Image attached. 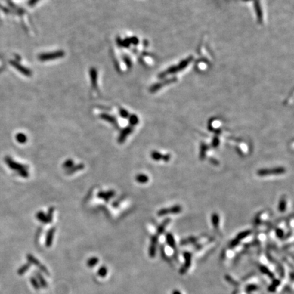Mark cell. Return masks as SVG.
<instances>
[{
	"instance_id": "12",
	"label": "cell",
	"mask_w": 294,
	"mask_h": 294,
	"mask_svg": "<svg viewBox=\"0 0 294 294\" xmlns=\"http://www.w3.org/2000/svg\"><path fill=\"white\" fill-rule=\"evenodd\" d=\"M36 277H37V280H39V284H40V285L44 288L47 287H48L47 282H46V280L43 278L42 275L39 272L36 273Z\"/></svg>"
},
{
	"instance_id": "18",
	"label": "cell",
	"mask_w": 294,
	"mask_h": 294,
	"mask_svg": "<svg viewBox=\"0 0 294 294\" xmlns=\"http://www.w3.org/2000/svg\"><path fill=\"white\" fill-rule=\"evenodd\" d=\"M98 262H99V259L97 258V257H91V258H90L89 260H88L87 263V265L89 268H93V266H95Z\"/></svg>"
},
{
	"instance_id": "28",
	"label": "cell",
	"mask_w": 294,
	"mask_h": 294,
	"mask_svg": "<svg viewBox=\"0 0 294 294\" xmlns=\"http://www.w3.org/2000/svg\"><path fill=\"white\" fill-rule=\"evenodd\" d=\"M276 234H277V236L278 238H282L284 236V231L282 230H280V229H277L276 230Z\"/></svg>"
},
{
	"instance_id": "14",
	"label": "cell",
	"mask_w": 294,
	"mask_h": 294,
	"mask_svg": "<svg viewBox=\"0 0 294 294\" xmlns=\"http://www.w3.org/2000/svg\"><path fill=\"white\" fill-rule=\"evenodd\" d=\"M84 167H85L84 164H82V163H80V164L77 165L76 166H73L72 168L68 169V170H67V174L74 173V172H77V171L82 170V169L84 168Z\"/></svg>"
},
{
	"instance_id": "4",
	"label": "cell",
	"mask_w": 294,
	"mask_h": 294,
	"mask_svg": "<svg viewBox=\"0 0 294 294\" xmlns=\"http://www.w3.org/2000/svg\"><path fill=\"white\" fill-rule=\"evenodd\" d=\"M150 157L155 161H160L163 160L164 161L168 162L170 160V155H161L159 152L157 151H152L150 153Z\"/></svg>"
},
{
	"instance_id": "16",
	"label": "cell",
	"mask_w": 294,
	"mask_h": 294,
	"mask_svg": "<svg viewBox=\"0 0 294 294\" xmlns=\"http://www.w3.org/2000/svg\"><path fill=\"white\" fill-rule=\"evenodd\" d=\"M211 220L213 226L216 229L218 228V225H219V217H218V215L217 213H214V214L212 215Z\"/></svg>"
},
{
	"instance_id": "1",
	"label": "cell",
	"mask_w": 294,
	"mask_h": 294,
	"mask_svg": "<svg viewBox=\"0 0 294 294\" xmlns=\"http://www.w3.org/2000/svg\"><path fill=\"white\" fill-rule=\"evenodd\" d=\"M286 169L284 167H276L270 169H261L257 171V175L259 176H268L272 175H280L285 173Z\"/></svg>"
},
{
	"instance_id": "20",
	"label": "cell",
	"mask_w": 294,
	"mask_h": 294,
	"mask_svg": "<svg viewBox=\"0 0 294 294\" xmlns=\"http://www.w3.org/2000/svg\"><path fill=\"white\" fill-rule=\"evenodd\" d=\"M29 268H30V264H24L23 266L20 267L19 270H18V274H19V275L24 274L26 272V271H27V270L29 269Z\"/></svg>"
},
{
	"instance_id": "22",
	"label": "cell",
	"mask_w": 294,
	"mask_h": 294,
	"mask_svg": "<svg viewBox=\"0 0 294 294\" xmlns=\"http://www.w3.org/2000/svg\"><path fill=\"white\" fill-rule=\"evenodd\" d=\"M108 273V270L106 266H101L100 269L98 270L97 274L101 277H105Z\"/></svg>"
},
{
	"instance_id": "27",
	"label": "cell",
	"mask_w": 294,
	"mask_h": 294,
	"mask_svg": "<svg viewBox=\"0 0 294 294\" xmlns=\"http://www.w3.org/2000/svg\"><path fill=\"white\" fill-rule=\"evenodd\" d=\"M63 166V168H66V169H67V170H68V169L71 168L73 167V166H74V161H73L72 159L67 160L66 162H64Z\"/></svg>"
},
{
	"instance_id": "24",
	"label": "cell",
	"mask_w": 294,
	"mask_h": 294,
	"mask_svg": "<svg viewBox=\"0 0 294 294\" xmlns=\"http://www.w3.org/2000/svg\"><path fill=\"white\" fill-rule=\"evenodd\" d=\"M191 255H190V254L188 253H184V258H185L186 259V263H185V264H184V268H185L186 270L188 268V266H189L190 264H191Z\"/></svg>"
},
{
	"instance_id": "15",
	"label": "cell",
	"mask_w": 294,
	"mask_h": 294,
	"mask_svg": "<svg viewBox=\"0 0 294 294\" xmlns=\"http://www.w3.org/2000/svg\"><path fill=\"white\" fill-rule=\"evenodd\" d=\"M166 242L169 246L172 247L173 249L175 248V241H174L173 236L170 233L167 234L166 235Z\"/></svg>"
},
{
	"instance_id": "30",
	"label": "cell",
	"mask_w": 294,
	"mask_h": 294,
	"mask_svg": "<svg viewBox=\"0 0 294 294\" xmlns=\"http://www.w3.org/2000/svg\"><path fill=\"white\" fill-rule=\"evenodd\" d=\"M26 140H27V138H26L25 135L19 134V136H18V140H19L20 142H25L26 141Z\"/></svg>"
},
{
	"instance_id": "7",
	"label": "cell",
	"mask_w": 294,
	"mask_h": 294,
	"mask_svg": "<svg viewBox=\"0 0 294 294\" xmlns=\"http://www.w3.org/2000/svg\"><path fill=\"white\" fill-rule=\"evenodd\" d=\"M63 55V52L58 51V52H56V53H52L50 54H45V55H41L40 57V59L42 61H46V60H48V59L59 58V57H61Z\"/></svg>"
},
{
	"instance_id": "23",
	"label": "cell",
	"mask_w": 294,
	"mask_h": 294,
	"mask_svg": "<svg viewBox=\"0 0 294 294\" xmlns=\"http://www.w3.org/2000/svg\"><path fill=\"white\" fill-rule=\"evenodd\" d=\"M30 280H31V283H32V285H33V287L35 288V289H36V290H39V289H40V285L38 283V281L37 278H35V277H32V278H31Z\"/></svg>"
},
{
	"instance_id": "5",
	"label": "cell",
	"mask_w": 294,
	"mask_h": 294,
	"mask_svg": "<svg viewBox=\"0 0 294 294\" xmlns=\"http://www.w3.org/2000/svg\"><path fill=\"white\" fill-rule=\"evenodd\" d=\"M132 131H133V127H132V126L127 127H126V128H125L123 131H121V134H120V136H119V138H118L119 143H120V144L123 143L125 140V139L127 138V136H128L129 134H131Z\"/></svg>"
},
{
	"instance_id": "29",
	"label": "cell",
	"mask_w": 294,
	"mask_h": 294,
	"mask_svg": "<svg viewBox=\"0 0 294 294\" xmlns=\"http://www.w3.org/2000/svg\"><path fill=\"white\" fill-rule=\"evenodd\" d=\"M120 114L121 116L123 117V118H127L129 116V113H127V111H126L125 110H123V109H121L120 110Z\"/></svg>"
},
{
	"instance_id": "10",
	"label": "cell",
	"mask_w": 294,
	"mask_h": 294,
	"mask_svg": "<svg viewBox=\"0 0 294 294\" xmlns=\"http://www.w3.org/2000/svg\"><path fill=\"white\" fill-rule=\"evenodd\" d=\"M170 221L171 220L170 219V218H166V219L163 221V223H161V224L159 226L158 228H157V235H160V234H162L163 231H165L166 227H167L168 225L169 224V223H170Z\"/></svg>"
},
{
	"instance_id": "25",
	"label": "cell",
	"mask_w": 294,
	"mask_h": 294,
	"mask_svg": "<svg viewBox=\"0 0 294 294\" xmlns=\"http://www.w3.org/2000/svg\"><path fill=\"white\" fill-rule=\"evenodd\" d=\"M54 210V208H53V207H51V208H50V209H48V215H46V218H47L48 223H51L52 221V219H53V215Z\"/></svg>"
},
{
	"instance_id": "26",
	"label": "cell",
	"mask_w": 294,
	"mask_h": 294,
	"mask_svg": "<svg viewBox=\"0 0 294 294\" xmlns=\"http://www.w3.org/2000/svg\"><path fill=\"white\" fill-rule=\"evenodd\" d=\"M129 123L132 126L136 125L138 123V118L136 115H132L129 117Z\"/></svg>"
},
{
	"instance_id": "17",
	"label": "cell",
	"mask_w": 294,
	"mask_h": 294,
	"mask_svg": "<svg viewBox=\"0 0 294 294\" xmlns=\"http://www.w3.org/2000/svg\"><path fill=\"white\" fill-rule=\"evenodd\" d=\"M36 217H37L38 219L40 221L42 222L43 223H45V224H47V218H46V215L43 212H39L36 215Z\"/></svg>"
},
{
	"instance_id": "19",
	"label": "cell",
	"mask_w": 294,
	"mask_h": 294,
	"mask_svg": "<svg viewBox=\"0 0 294 294\" xmlns=\"http://www.w3.org/2000/svg\"><path fill=\"white\" fill-rule=\"evenodd\" d=\"M100 117L101 119H104V120L110 122V123H116V119H114L113 116L108 115V114H101Z\"/></svg>"
},
{
	"instance_id": "13",
	"label": "cell",
	"mask_w": 294,
	"mask_h": 294,
	"mask_svg": "<svg viewBox=\"0 0 294 294\" xmlns=\"http://www.w3.org/2000/svg\"><path fill=\"white\" fill-rule=\"evenodd\" d=\"M287 209V200H286L285 197H283L281 199H280L279 202V204H278V210H279L280 212H285Z\"/></svg>"
},
{
	"instance_id": "11",
	"label": "cell",
	"mask_w": 294,
	"mask_h": 294,
	"mask_svg": "<svg viewBox=\"0 0 294 294\" xmlns=\"http://www.w3.org/2000/svg\"><path fill=\"white\" fill-rule=\"evenodd\" d=\"M136 181L138 182L139 183H147L149 181V177L144 174H139L136 176Z\"/></svg>"
},
{
	"instance_id": "31",
	"label": "cell",
	"mask_w": 294,
	"mask_h": 294,
	"mask_svg": "<svg viewBox=\"0 0 294 294\" xmlns=\"http://www.w3.org/2000/svg\"><path fill=\"white\" fill-rule=\"evenodd\" d=\"M218 144H219V140H218V138H215L212 142V145L216 147H217Z\"/></svg>"
},
{
	"instance_id": "34",
	"label": "cell",
	"mask_w": 294,
	"mask_h": 294,
	"mask_svg": "<svg viewBox=\"0 0 294 294\" xmlns=\"http://www.w3.org/2000/svg\"><path fill=\"white\" fill-rule=\"evenodd\" d=\"M37 1L38 0H31V2H32V4H35Z\"/></svg>"
},
{
	"instance_id": "6",
	"label": "cell",
	"mask_w": 294,
	"mask_h": 294,
	"mask_svg": "<svg viewBox=\"0 0 294 294\" xmlns=\"http://www.w3.org/2000/svg\"><path fill=\"white\" fill-rule=\"evenodd\" d=\"M157 240V236H153L151 238V241H150V245L149 248V255L150 257H154L155 255Z\"/></svg>"
},
{
	"instance_id": "9",
	"label": "cell",
	"mask_w": 294,
	"mask_h": 294,
	"mask_svg": "<svg viewBox=\"0 0 294 294\" xmlns=\"http://www.w3.org/2000/svg\"><path fill=\"white\" fill-rule=\"evenodd\" d=\"M114 195H115V192L113 191V190H111V191H109L107 192H100L97 196L100 198L104 199V200H106V201H108V200L112 198Z\"/></svg>"
},
{
	"instance_id": "33",
	"label": "cell",
	"mask_w": 294,
	"mask_h": 294,
	"mask_svg": "<svg viewBox=\"0 0 294 294\" xmlns=\"http://www.w3.org/2000/svg\"><path fill=\"white\" fill-rule=\"evenodd\" d=\"M172 294H182V293H181V291H179L178 290H174V291H173Z\"/></svg>"
},
{
	"instance_id": "32",
	"label": "cell",
	"mask_w": 294,
	"mask_h": 294,
	"mask_svg": "<svg viewBox=\"0 0 294 294\" xmlns=\"http://www.w3.org/2000/svg\"><path fill=\"white\" fill-rule=\"evenodd\" d=\"M239 241H240V240H237V239L236 238L235 240H232V241L231 242V246H232V247H234V246H236L237 245V244H238Z\"/></svg>"
},
{
	"instance_id": "8",
	"label": "cell",
	"mask_w": 294,
	"mask_h": 294,
	"mask_svg": "<svg viewBox=\"0 0 294 294\" xmlns=\"http://www.w3.org/2000/svg\"><path fill=\"white\" fill-rule=\"evenodd\" d=\"M55 232V228L52 227L48 230L47 235L46 237V246L47 247H50L53 243V240L54 237V234Z\"/></svg>"
},
{
	"instance_id": "2",
	"label": "cell",
	"mask_w": 294,
	"mask_h": 294,
	"mask_svg": "<svg viewBox=\"0 0 294 294\" xmlns=\"http://www.w3.org/2000/svg\"><path fill=\"white\" fill-rule=\"evenodd\" d=\"M182 210L183 209H182L181 206L176 205L170 208L159 210L157 212V215L159 216V217H161V216H165L168 215H176L181 213Z\"/></svg>"
},
{
	"instance_id": "21",
	"label": "cell",
	"mask_w": 294,
	"mask_h": 294,
	"mask_svg": "<svg viewBox=\"0 0 294 294\" xmlns=\"http://www.w3.org/2000/svg\"><path fill=\"white\" fill-rule=\"evenodd\" d=\"M251 231L250 230L244 231H243V232L238 234L237 237H236V239H237V240H242V239L246 238L247 236H249L250 234H251Z\"/></svg>"
},
{
	"instance_id": "3",
	"label": "cell",
	"mask_w": 294,
	"mask_h": 294,
	"mask_svg": "<svg viewBox=\"0 0 294 294\" xmlns=\"http://www.w3.org/2000/svg\"><path fill=\"white\" fill-rule=\"evenodd\" d=\"M27 259H28V261L29 262V263H31V264L35 265V266H36L38 268H39V269H40L42 272L45 273L46 275H48V276L49 275V272L48 271L47 268H46L45 267V266H44V265L42 264L40 262V261L36 259L34 256H33L32 255L29 254L27 255Z\"/></svg>"
}]
</instances>
